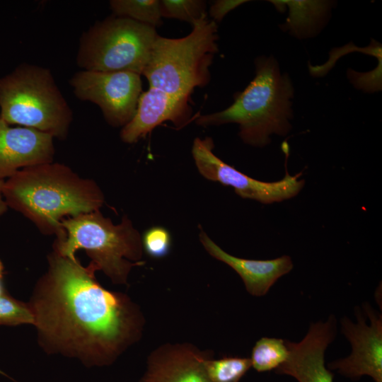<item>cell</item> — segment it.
<instances>
[{
	"label": "cell",
	"instance_id": "cell-1",
	"mask_svg": "<svg viewBox=\"0 0 382 382\" xmlns=\"http://www.w3.org/2000/svg\"><path fill=\"white\" fill-rule=\"evenodd\" d=\"M47 263L28 302L47 353L101 366L139 340L144 317L127 295L103 287L96 271L77 257L52 250Z\"/></svg>",
	"mask_w": 382,
	"mask_h": 382
},
{
	"label": "cell",
	"instance_id": "cell-2",
	"mask_svg": "<svg viewBox=\"0 0 382 382\" xmlns=\"http://www.w3.org/2000/svg\"><path fill=\"white\" fill-rule=\"evenodd\" d=\"M3 196L8 207L28 219L42 233L56 238L62 233L64 217L99 210L105 202L93 180L53 161L17 171L4 181Z\"/></svg>",
	"mask_w": 382,
	"mask_h": 382
},
{
	"label": "cell",
	"instance_id": "cell-3",
	"mask_svg": "<svg viewBox=\"0 0 382 382\" xmlns=\"http://www.w3.org/2000/svg\"><path fill=\"white\" fill-rule=\"evenodd\" d=\"M255 63L254 79L235 96L234 102L224 110L199 117L196 123L204 127L236 123L244 143L262 147L270 142L272 134L285 136L291 130L294 88L272 56L260 57Z\"/></svg>",
	"mask_w": 382,
	"mask_h": 382
},
{
	"label": "cell",
	"instance_id": "cell-4",
	"mask_svg": "<svg viewBox=\"0 0 382 382\" xmlns=\"http://www.w3.org/2000/svg\"><path fill=\"white\" fill-rule=\"evenodd\" d=\"M61 226L62 233L53 250L75 258L76 251L84 250L91 259L88 265L114 284H127L132 268L144 263L141 237L127 216L114 224L97 210L64 218Z\"/></svg>",
	"mask_w": 382,
	"mask_h": 382
},
{
	"label": "cell",
	"instance_id": "cell-5",
	"mask_svg": "<svg viewBox=\"0 0 382 382\" xmlns=\"http://www.w3.org/2000/svg\"><path fill=\"white\" fill-rule=\"evenodd\" d=\"M192 25L191 33L181 38L157 35L142 73L150 88L190 98L196 87L209 83V66L218 52L216 24L205 13Z\"/></svg>",
	"mask_w": 382,
	"mask_h": 382
},
{
	"label": "cell",
	"instance_id": "cell-6",
	"mask_svg": "<svg viewBox=\"0 0 382 382\" xmlns=\"http://www.w3.org/2000/svg\"><path fill=\"white\" fill-rule=\"evenodd\" d=\"M0 118L65 139L73 113L51 71L23 64L0 78Z\"/></svg>",
	"mask_w": 382,
	"mask_h": 382
},
{
	"label": "cell",
	"instance_id": "cell-7",
	"mask_svg": "<svg viewBox=\"0 0 382 382\" xmlns=\"http://www.w3.org/2000/svg\"><path fill=\"white\" fill-rule=\"evenodd\" d=\"M157 35L154 27L114 15L83 33L76 63L86 71L141 75Z\"/></svg>",
	"mask_w": 382,
	"mask_h": 382
},
{
	"label": "cell",
	"instance_id": "cell-8",
	"mask_svg": "<svg viewBox=\"0 0 382 382\" xmlns=\"http://www.w3.org/2000/svg\"><path fill=\"white\" fill-rule=\"evenodd\" d=\"M214 142L210 137H197L193 142L192 154L199 173L206 179L232 187L242 198L262 204H272L296 196L304 186L299 179L301 173L284 177L274 182H264L253 178L226 163L213 152Z\"/></svg>",
	"mask_w": 382,
	"mask_h": 382
},
{
	"label": "cell",
	"instance_id": "cell-9",
	"mask_svg": "<svg viewBox=\"0 0 382 382\" xmlns=\"http://www.w3.org/2000/svg\"><path fill=\"white\" fill-rule=\"evenodd\" d=\"M69 83L76 97L96 104L106 122L115 127L130 122L142 93L141 75L129 71L83 70Z\"/></svg>",
	"mask_w": 382,
	"mask_h": 382
},
{
	"label": "cell",
	"instance_id": "cell-10",
	"mask_svg": "<svg viewBox=\"0 0 382 382\" xmlns=\"http://www.w3.org/2000/svg\"><path fill=\"white\" fill-rule=\"evenodd\" d=\"M356 322L344 316L341 330L351 345V354L328 364L350 379L368 376L374 382H382V316L369 303L356 307Z\"/></svg>",
	"mask_w": 382,
	"mask_h": 382
},
{
	"label": "cell",
	"instance_id": "cell-11",
	"mask_svg": "<svg viewBox=\"0 0 382 382\" xmlns=\"http://www.w3.org/2000/svg\"><path fill=\"white\" fill-rule=\"evenodd\" d=\"M336 333L333 315L324 321L311 323L300 342L285 340L289 355L275 373L291 376L298 382H334L332 373L325 366V353Z\"/></svg>",
	"mask_w": 382,
	"mask_h": 382
},
{
	"label": "cell",
	"instance_id": "cell-12",
	"mask_svg": "<svg viewBox=\"0 0 382 382\" xmlns=\"http://www.w3.org/2000/svg\"><path fill=\"white\" fill-rule=\"evenodd\" d=\"M54 137L26 127H11L0 118V178H8L19 170L51 163Z\"/></svg>",
	"mask_w": 382,
	"mask_h": 382
},
{
	"label": "cell",
	"instance_id": "cell-13",
	"mask_svg": "<svg viewBox=\"0 0 382 382\" xmlns=\"http://www.w3.org/2000/svg\"><path fill=\"white\" fill-rule=\"evenodd\" d=\"M188 101L187 97L149 87L141 93L132 119L122 128L121 139L127 144L137 142L166 121L172 122L178 128L183 127L192 115Z\"/></svg>",
	"mask_w": 382,
	"mask_h": 382
},
{
	"label": "cell",
	"instance_id": "cell-14",
	"mask_svg": "<svg viewBox=\"0 0 382 382\" xmlns=\"http://www.w3.org/2000/svg\"><path fill=\"white\" fill-rule=\"evenodd\" d=\"M190 344H167L149 357L139 382H212L204 362L210 357Z\"/></svg>",
	"mask_w": 382,
	"mask_h": 382
},
{
	"label": "cell",
	"instance_id": "cell-15",
	"mask_svg": "<svg viewBox=\"0 0 382 382\" xmlns=\"http://www.w3.org/2000/svg\"><path fill=\"white\" fill-rule=\"evenodd\" d=\"M199 240L207 252L231 267L242 279L247 291L254 296L267 294L274 284L293 269L289 255L272 260H249L231 255L216 244L202 230Z\"/></svg>",
	"mask_w": 382,
	"mask_h": 382
},
{
	"label": "cell",
	"instance_id": "cell-16",
	"mask_svg": "<svg viewBox=\"0 0 382 382\" xmlns=\"http://www.w3.org/2000/svg\"><path fill=\"white\" fill-rule=\"evenodd\" d=\"M289 350L285 340L264 337L255 344L251 353V365L258 372L275 370L287 359Z\"/></svg>",
	"mask_w": 382,
	"mask_h": 382
},
{
	"label": "cell",
	"instance_id": "cell-17",
	"mask_svg": "<svg viewBox=\"0 0 382 382\" xmlns=\"http://www.w3.org/2000/svg\"><path fill=\"white\" fill-rule=\"evenodd\" d=\"M110 6L117 16L129 18L154 28L162 23L157 0H112Z\"/></svg>",
	"mask_w": 382,
	"mask_h": 382
},
{
	"label": "cell",
	"instance_id": "cell-18",
	"mask_svg": "<svg viewBox=\"0 0 382 382\" xmlns=\"http://www.w3.org/2000/svg\"><path fill=\"white\" fill-rule=\"evenodd\" d=\"M205 369L212 382H239L252 366L250 358L226 357L219 359L209 357Z\"/></svg>",
	"mask_w": 382,
	"mask_h": 382
},
{
	"label": "cell",
	"instance_id": "cell-19",
	"mask_svg": "<svg viewBox=\"0 0 382 382\" xmlns=\"http://www.w3.org/2000/svg\"><path fill=\"white\" fill-rule=\"evenodd\" d=\"M4 265L0 260V325L16 326L34 323L28 303L10 295L4 286Z\"/></svg>",
	"mask_w": 382,
	"mask_h": 382
},
{
	"label": "cell",
	"instance_id": "cell-20",
	"mask_svg": "<svg viewBox=\"0 0 382 382\" xmlns=\"http://www.w3.org/2000/svg\"><path fill=\"white\" fill-rule=\"evenodd\" d=\"M161 17L184 21L192 25L205 14V2L200 0L159 1Z\"/></svg>",
	"mask_w": 382,
	"mask_h": 382
},
{
	"label": "cell",
	"instance_id": "cell-21",
	"mask_svg": "<svg viewBox=\"0 0 382 382\" xmlns=\"http://www.w3.org/2000/svg\"><path fill=\"white\" fill-rule=\"evenodd\" d=\"M142 246L146 253L154 258L168 255L171 245L169 231L161 226H154L146 230L141 238Z\"/></svg>",
	"mask_w": 382,
	"mask_h": 382
},
{
	"label": "cell",
	"instance_id": "cell-22",
	"mask_svg": "<svg viewBox=\"0 0 382 382\" xmlns=\"http://www.w3.org/2000/svg\"><path fill=\"white\" fill-rule=\"evenodd\" d=\"M247 1H228V0H219L216 1L211 5L209 9L210 16L212 17L214 21H221L223 18L229 11L241 5V4L246 2Z\"/></svg>",
	"mask_w": 382,
	"mask_h": 382
},
{
	"label": "cell",
	"instance_id": "cell-23",
	"mask_svg": "<svg viewBox=\"0 0 382 382\" xmlns=\"http://www.w3.org/2000/svg\"><path fill=\"white\" fill-rule=\"evenodd\" d=\"M4 181V179L0 178V216L3 215L8 208L3 196Z\"/></svg>",
	"mask_w": 382,
	"mask_h": 382
}]
</instances>
